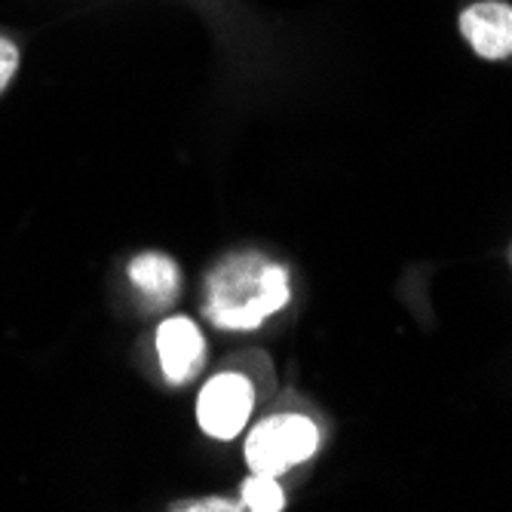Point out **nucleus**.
Returning <instances> with one entry per match:
<instances>
[{
	"instance_id": "423d86ee",
	"label": "nucleus",
	"mask_w": 512,
	"mask_h": 512,
	"mask_svg": "<svg viewBox=\"0 0 512 512\" xmlns=\"http://www.w3.org/2000/svg\"><path fill=\"white\" fill-rule=\"evenodd\" d=\"M129 279L157 307H166L178 298V267L166 255H138L129 264Z\"/></svg>"
},
{
	"instance_id": "39448f33",
	"label": "nucleus",
	"mask_w": 512,
	"mask_h": 512,
	"mask_svg": "<svg viewBox=\"0 0 512 512\" xmlns=\"http://www.w3.org/2000/svg\"><path fill=\"white\" fill-rule=\"evenodd\" d=\"M460 31L482 59L497 62L512 56V7L506 4L485 0V4L470 7L460 16Z\"/></svg>"
},
{
	"instance_id": "20e7f679",
	"label": "nucleus",
	"mask_w": 512,
	"mask_h": 512,
	"mask_svg": "<svg viewBox=\"0 0 512 512\" xmlns=\"http://www.w3.org/2000/svg\"><path fill=\"white\" fill-rule=\"evenodd\" d=\"M157 353H160L163 375L172 384H188L200 375L206 344H203V335L191 319L172 316L160 325V332H157Z\"/></svg>"
},
{
	"instance_id": "1a4fd4ad",
	"label": "nucleus",
	"mask_w": 512,
	"mask_h": 512,
	"mask_svg": "<svg viewBox=\"0 0 512 512\" xmlns=\"http://www.w3.org/2000/svg\"><path fill=\"white\" fill-rule=\"evenodd\" d=\"M178 509H243V506H234V503H227V500H197V503H184Z\"/></svg>"
},
{
	"instance_id": "f257e3e1",
	"label": "nucleus",
	"mask_w": 512,
	"mask_h": 512,
	"mask_svg": "<svg viewBox=\"0 0 512 512\" xmlns=\"http://www.w3.org/2000/svg\"><path fill=\"white\" fill-rule=\"evenodd\" d=\"M206 316L218 329L246 332L283 310L289 301V273L261 255L230 258L206 283Z\"/></svg>"
},
{
	"instance_id": "f03ea898",
	"label": "nucleus",
	"mask_w": 512,
	"mask_h": 512,
	"mask_svg": "<svg viewBox=\"0 0 512 512\" xmlns=\"http://www.w3.org/2000/svg\"><path fill=\"white\" fill-rule=\"evenodd\" d=\"M319 445V430L301 414H279L258 424L246 439V463L258 476H283Z\"/></svg>"
},
{
	"instance_id": "6e6552de",
	"label": "nucleus",
	"mask_w": 512,
	"mask_h": 512,
	"mask_svg": "<svg viewBox=\"0 0 512 512\" xmlns=\"http://www.w3.org/2000/svg\"><path fill=\"white\" fill-rule=\"evenodd\" d=\"M19 68V50H16V43L7 40V37H0V92L7 89V83L13 80Z\"/></svg>"
},
{
	"instance_id": "7ed1b4c3",
	"label": "nucleus",
	"mask_w": 512,
	"mask_h": 512,
	"mask_svg": "<svg viewBox=\"0 0 512 512\" xmlns=\"http://www.w3.org/2000/svg\"><path fill=\"white\" fill-rule=\"evenodd\" d=\"M252 384L240 375H218L212 378L197 402V421L203 433L212 439H234L243 433L249 414H252Z\"/></svg>"
},
{
	"instance_id": "0eeeda50",
	"label": "nucleus",
	"mask_w": 512,
	"mask_h": 512,
	"mask_svg": "<svg viewBox=\"0 0 512 512\" xmlns=\"http://www.w3.org/2000/svg\"><path fill=\"white\" fill-rule=\"evenodd\" d=\"M243 506L255 512H279L283 509V491L273 482V476H252L243 485Z\"/></svg>"
}]
</instances>
